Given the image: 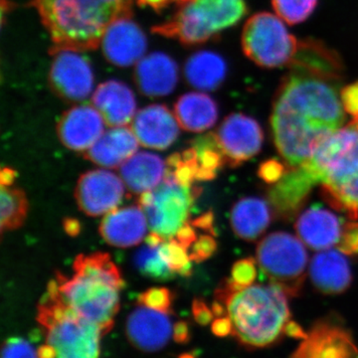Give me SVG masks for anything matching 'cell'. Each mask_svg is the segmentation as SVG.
Masks as SVG:
<instances>
[{"label":"cell","instance_id":"1","mask_svg":"<svg viewBox=\"0 0 358 358\" xmlns=\"http://www.w3.org/2000/svg\"><path fill=\"white\" fill-rule=\"evenodd\" d=\"M336 84L291 71L273 101L271 128L275 148L289 169L306 164L320 141L345 121Z\"/></svg>","mask_w":358,"mask_h":358},{"label":"cell","instance_id":"2","mask_svg":"<svg viewBox=\"0 0 358 358\" xmlns=\"http://www.w3.org/2000/svg\"><path fill=\"white\" fill-rule=\"evenodd\" d=\"M225 308L231 336L248 348H267L284 336L303 338L307 334L291 319L288 296L275 285L237 288L225 280L215 292Z\"/></svg>","mask_w":358,"mask_h":358},{"label":"cell","instance_id":"3","mask_svg":"<svg viewBox=\"0 0 358 358\" xmlns=\"http://www.w3.org/2000/svg\"><path fill=\"white\" fill-rule=\"evenodd\" d=\"M134 0H30L49 33L51 55L96 50L115 21L133 16Z\"/></svg>","mask_w":358,"mask_h":358},{"label":"cell","instance_id":"4","mask_svg":"<svg viewBox=\"0 0 358 358\" xmlns=\"http://www.w3.org/2000/svg\"><path fill=\"white\" fill-rule=\"evenodd\" d=\"M73 268L72 278L57 273L53 280L59 296L75 312L98 324L103 334L109 333L124 287L119 268L109 254L95 253L78 256Z\"/></svg>","mask_w":358,"mask_h":358},{"label":"cell","instance_id":"5","mask_svg":"<svg viewBox=\"0 0 358 358\" xmlns=\"http://www.w3.org/2000/svg\"><path fill=\"white\" fill-rule=\"evenodd\" d=\"M176 11L152 32L185 46L206 43L247 14L245 0H173Z\"/></svg>","mask_w":358,"mask_h":358},{"label":"cell","instance_id":"6","mask_svg":"<svg viewBox=\"0 0 358 358\" xmlns=\"http://www.w3.org/2000/svg\"><path fill=\"white\" fill-rule=\"evenodd\" d=\"M37 320L56 358H98L102 329L75 312L59 296L53 281L39 303Z\"/></svg>","mask_w":358,"mask_h":358},{"label":"cell","instance_id":"7","mask_svg":"<svg viewBox=\"0 0 358 358\" xmlns=\"http://www.w3.org/2000/svg\"><path fill=\"white\" fill-rule=\"evenodd\" d=\"M257 262L271 284L288 296H299L307 277L308 252L294 235L274 232L258 244Z\"/></svg>","mask_w":358,"mask_h":358},{"label":"cell","instance_id":"8","mask_svg":"<svg viewBox=\"0 0 358 358\" xmlns=\"http://www.w3.org/2000/svg\"><path fill=\"white\" fill-rule=\"evenodd\" d=\"M199 193V188L181 185L167 171L157 187L138 195V202L145 211L152 232L167 241L173 239L188 223L193 202Z\"/></svg>","mask_w":358,"mask_h":358},{"label":"cell","instance_id":"9","mask_svg":"<svg viewBox=\"0 0 358 358\" xmlns=\"http://www.w3.org/2000/svg\"><path fill=\"white\" fill-rule=\"evenodd\" d=\"M242 49L256 65L279 68L289 65L299 46V40L289 31L278 15L259 13L245 23Z\"/></svg>","mask_w":358,"mask_h":358},{"label":"cell","instance_id":"10","mask_svg":"<svg viewBox=\"0 0 358 358\" xmlns=\"http://www.w3.org/2000/svg\"><path fill=\"white\" fill-rule=\"evenodd\" d=\"M306 166L322 185L338 186L358 176V121L320 141Z\"/></svg>","mask_w":358,"mask_h":358},{"label":"cell","instance_id":"11","mask_svg":"<svg viewBox=\"0 0 358 358\" xmlns=\"http://www.w3.org/2000/svg\"><path fill=\"white\" fill-rule=\"evenodd\" d=\"M226 164L235 167L255 157L262 148L264 134L253 117L241 113L231 114L215 133Z\"/></svg>","mask_w":358,"mask_h":358},{"label":"cell","instance_id":"12","mask_svg":"<svg viewBox=\"0 0 358 358\" xmlns=\"http://www.w3.org/2000/svg\"><path fill=\"white\" fill-rule=\"evenodd\" d=\"M53 55L48 76L52 91L69 102L86 100L94 89V73L89 61L76 51H60Z\"/></svg>","mask_w":358,"mask_h":358},{"label":"cell","instance_id":"13","mask_svg":"<svg viewBox=\"0 0 358 358\" xmlns=\"http://www.w3.org/2000/svg\"><path fill=\"white\" fill-rule=\"evenodd\" d=\"M124 195L122 178L112 171L95 169L82 174L75 197L78 206L89 216L103 215L117 208Z\"/></svg>","mask_w":358,"mask_h":358},{"label":"cell","instance_id":"14","mask_svg":"<svg viewBox=\"0 0 358 358\" xmlns=\"http://www.w3.org/2000/svg\"><path fill=\"white\" fill-rule=\"evenodd\" d=\"M291 358H358L352 336L334 319L319 320Z\"/></svg>","mask_w":358,"mask_h":358},{"label":"cell","instance_id":"15","mask_svg":"<svg viewBox=\"0 0 358 358\" xmlns=\"http://www.w3.org/2000/svg\"><path fill=\"white\" fill-rule=\"evenodd\" d=\"M105 120L94 106H75L61 115L57 124L59 140L69 150H89L105 129Z\"/></svg>","mask_w":358,"mask_h":358},{"label":"cell","instance_id":"16","mask_svg":"<svg viewBox=\"0 0 358 358\" xmlns=\"http://www.w3.org/2000/svg\"><path fill=\"white\" fill-rule=\"evenodd\" d=\"M103 56L119 67L138 64L145 57L148 40L131 17L115 21L108 28L102 40Z\"/></svg>","mask_w":358,"mask_h":358},{"label":"cell","instance_id":"17","mask_svg":"<svg viewBox=\"0 0 358 358\" xmlns=\"http://www.w3.org/2000/svg\"><path fill=\"white\" fill-rule=\"evenodd\" d=\"M317 183L319 179L306 164L289 169L281 180L268 190V201L277 215L291 219L301 210Z\"/></svg>","mask_w":358,"mask_h":358},{"label":"cell","instance_id":"18","mask_svg":"<svg viewBox=\"0 0 358 358\" xmlns=\"http://www.w3.org/2000/svg\"><path fill=\"white\" fill-rule=\"evenodd\" d=\"M179 124L176 114L166 106L150 105L134 115L131 128L143 147L166 150L179 136Z\"/></svg>","mask_w":358,"mask_h":358},{"label":"cell","instance_id":"19","mask_svg":"<svg viewBox=\"0 0 358 358\" xmlns=\"http://www.w3.org/2000/svg\"><path fill=\"white\" fill-rule=\"evenodd\" d=\"M173 334L169 313L141 305L127 320L129 341L143 352H157L166 345Z\"/></svg>","mask_w":358,"mask_h":358},{"label":"cell","instance_id":"20","mask_svg":"<svg viewBox=\"0 0 358 358\" xmlns=\"http://www.w3.org/2000/svg\"><path fill=\"white\" fill-rule=\"evenodd\" d=\"M288 67L334 83L341 82L345 74L343 60L336 51L312 38L299 40L298 49Z\"/></svg>","mask_w":358,"mask_h":358},{"label":"cell","instance_id":"21","mask_svg":"<svg viewBox=\"0 0 358 358\" xmlns=\"http://www.w3.org/2000/svg\"><path fill=\"white\" fill-rule=\"evenodd\" d=\"M178 66L171 56L154 52L136 64L134 80L141 93L150 98L173 93L178 85Z\"/></svg>","mask_w":358,"mask_h":358},{"label":"cell","instance_id":"22","mask_svg":"<svg viewBox=\"0 0 358 358\" xmlns=\"http://www.w3.org/2000/svg\"><path fill=\"white\" fill-rule=\"evenodd\" d=\"M148 218L140 205L114 209L103 219L100 233L108 244L129 248L145 239Z\"/></svg>","mask_w":358,"mask_h":358},{"label":"cell","instance_id":"23","mask_svg":"<svg viewBox=\"0 0 358 358\" xmlns=\"http://www.w3.org/2000/svg\"><path fill=\"white\" fill-rule=\"evenodd\" d=\"M341 218L334 212L313 206L301 213L294 228L296 234L307 246L317 251H324L338 245L343 235Z\"/></svg>","mask_w":358,"mask_h":358},{"label":"cell","instance_id":"24","mask_svg":"<svg viewBox=\"0 0 358 358\" xmlns=\"http://www.w3.org/2000/svg\"><path fill=\"white\" fill-rule=\"evenodd\" d=\"M92 103L110 128L128 126L136 115L134 92L128 85L117 80L99 85L92 96Z\"/></svg>","mask_w":358,"mask_h":358},{"label":"cell","instance_id":"25","mask_svg":"<svg viewBox=\"0 0 358 358\" xmlns=\"http://www.w3.org/2000/svg\"><path fill=\"white\" fill-rule=\"evenodd\" d=\"M310 275L313 287L324 294L343 293L352 282L350 263L339 250H324L313 257Z\"/></svg>","mask_w":358,"mask_h":358},{"label":"cell","instance_id":"26","mask_svg":"<svg viewBox=\"0 0 358 358\" xmlns=\"http://www.w3.org/2000/svg\"><path fill=\"white\" fill-rule=\"evenodd\" d=\"M138 143L131 127H115L86 150L85 157L96 166L115 169L138 152Z\"/></svg>","mask_w":358,"mask_h":358},{"label":"cell","instance_id":"27","mask_svg":"<svg viewBox=\"0 0 358 358\" xmlns=\"http://www.w3.org/2000/svg\"><path fill=\"white\" fill-rule=\"evenodd\" d=\"M166 166L157 155L136 152L120 166V173L129 192L141 195L152 192L166 178Z\"/></svg>","mask_w":358,"mask_h":358},{"label":"cell","instance_id":"28","mask_svg":"<svg viewBox=\"0 0 358 358\" xmlns=\"http://www.w3.org/2000/svg\"><path fill=\"white\" fill-rule=\"evenodd\" d=\"M174 114L180 128L201 133L217 122L218 105L203 92H190L179 96L174 105Z\"/></svg>","mask_w":358,"mask_h":358},{"label":"cell","instance_id":"29","mask_svg":"<svg viewBox=\"0 0 358 358\" xmlns=\"http://www.w3.org/2000/svg\"><path fill=\"white\" fill-rule=\"evenodd\" d=\"M270 207L265 200L248 197L239 200L231 211V227L246 241H254L265 232L271 222Z\"/></svg>","mask_w":358,"mask_h":358},{"label":"cell","instance_id":"30","mask_svg":"<svg viewBox=\"0 0 358 358\" xmlns=\"http://www.w3.org/2000/svg\"><path fill=\"white\" fill-rule=\"evenodd\" d=\"M227 64L219 54L212 51H199L186 61V81L200 91L218 89L227 76Z\"/></svg>","mask_w":358,"mask_h":358},{"label":"cell","instance_id":"31","mask_svg":"<svg viewBox=\"0 0 358 358\" xmlns=\"http://www.w3.org/2000/svg\"><path fill=\"white\" fill-rule=\"evenodd\" d=\"M164 243L157 246L147 244V246L143 247L136 252V258H134L136 267L141 274L150 279L166 281L176 275L169 267Z\"/></svg>","mask_w":358,"mask_h":358},{"label":"cell","instance_id":"32","mask_svg":"<svg viewBox=\"0 0 358 358\" xmlns=\"http://www.w3.org/2000/svg\"><path fill=\"white\" fill-rule=\"evenodd\" d=\"M193 148L196 150L197 164H199L196 180H211L215 178L216 171L226 164L225 159L216 140L215 134L197 138Z\"/></svg>","mask_w":358,"mask_h":358},{"label":"cell","instance_id":"33","mask_svg":"<svg viewBox=\"0 0 358 358\" xmlns=\"http://www.w3.org/2000/svg\"><path fill=\"white\" fill-rule=\"evenodd\" d=\"M28 211L25 193L20 188L1 186V231L14 230L24 223Z\"/></svg>","mask_w":358,"mask_h":358},{"label":"cell","instance_id":"34","mask_svg":"<svg viewBox=\"0 0 358 358\" xmlns=\"http://www.w3.org/2000/svg\"><path fill=\"white\" fill-rule=\"evenodd\" d=\"M324 200L352 220L358 218V176L338 186L322 185Z\"/></svg>","mask_w":358,"mask_h":358},{"label":"cell","instance_id":"35","mask_svg":"<svg viewBox=\"0 0 358 358\" xmlns=\"http://www.w3.org/2000/svg\"><path fill=\"white\" fill-rule=\"evenodd\" d=\"M319 0H272L275 14L289 25L300 24L312 15Z\"/></svg>","mask_w":358,"mask_h":358},{"label":"cell","instance_id":"36","mask_svg":"<svg viewBox=\"0 0 358 358\" xmlns=\"http://www.w3.org/2000/svg\"><path fill=\"white\" fill-rule=\"evenodd\" d=\"M164 252L169 267L174 274L189 275L192 274V260L188 250L179 244L176 239L167 240L164 243Z\"/></svg>","mask_w":358,"mask_h":358},{"label":"cell","instance_id":"37","mask_svg":"<svg viewBox=\"0 0 358 358\" xmlns=\"http://www.w3.org/2000/svg\"><path fill=\"white\" fill-rule=\"evenodd\" d=\"M256 277V261L253 258H246L234 264L231 278L228 280L237 288H246L254 284Z\"/></svg>","mask_w":358,"mask_h":358},{"label":"cell","instance_id":"38","mask_svg":"<svg viewBox=\"0 0 358 358\" xmlns=\"http://www.w3.org/2000/svg\"><path fill=\"white\" fill-rule=\"evenodd\" d=\"M138 303L154 310L169 313L173 303V294L166 288L148 289L141 294Z\"/></svg>","mask_w":358,"mask_h":358},{"label":"cell","instance_id":"39","mask_svg":"<svg viewBox=\"0 0 358 358\" xmlns=\"http://www.w3.org/2000/svg\"><path fill=\"white\" fill-rule=\"evenodd\" d=\"M1 358H38V355L25 339L13 338L2 346Z\"/></svg>","mask_w":358,"mask_h":358},{"label":"cell","instance_id":"40","mask_svg":"<svg viewBox=\"0 0 358 358\" xmlns=\"http://www.w3.org/2000/svg\"><path fill=\"white\" fill-rule=\"evenodd\" d=\"M216 249H217L216 240L209 235H202L192 244L188 250V253H189L190 260L200 263L210 258L215 253Z\"/></svg>","mask_w":358,"mask_h":358},{"label":"cell","instance_id":"41","mask_svg":"<svg viewBox=\"0 0 358 358\" xmlns=\"http://www.w3.org/2000/svg\"><path fill=\"white\" fill-rule=\"evenodd\" d=\"M338 249L345 255H358V222L345 224Z\"/></svg>","mask_w":358,"mask_h":358},{"label":"cell","instance_id":"42","mask_svg":"<svg viewBox=\"0 0 358 358\" xmlns=\"http://www.w3.org/2000/svg\"><path fill=\"white\" fill-rule=\"evenodd\" d=\"M287 171L288 169L281 162L275 159H268L261 164L258 174L263 181L273 185L281 180Z\"/></svg>","mask_w":358,"mask_h":358},{"label":"cell","instance_id":"43","mask_svg":"<svg viewBox=\"0 0 358 358\" xmlns=\"http://www.w3.org/2000/svg\"><path fill=\"white\" fill-rule=\"evenodd\" d=\"M341 101L345 112L352 115L353 120H358V81L343 87Z\"/></svg>","mask_w":358,"mask_h":358},{"label":"cell","instance_id":"44","mask_svg":"<svg viewBox=\"0 0 358 358\" xmlns=\"http://www.w3.org/2000/svg\"><path fill=\"white\" fill-rule=\"evenodd\" d=\"M192 312L194 319L201 326H206L214 320V313L207 307L206 303L202 300H194L192 303Z\"/></svg>","mask_w":358,"mask_h":358},{"label":"cell","instance_id":"45","mask_svg":"<svg viewBox=\"0 0 358 358\" xmlns=\"http://www.w3.org/2000/svg\"><path fill=\"white\" fill-rule=\"evenodd\" d=\"M173 239H176L179 244L182 245L186 249L189 250L192 244L196 241V233L193 229V225L192 223H186L183 227L180 228V230L176 233V236Z\"/></svg>","mask_w":358,"mask_h":358},{"label":"cell","instance_id":"46","mask_svg":"<svg viewBox=\"0 0 358 358\" xmlns=\"http://www.w3.org/2000/svg\"><path fill=\"white\" fill-rule=\"evenodd\" d=\"M212 331L218 336H227L231 334L230 320L227 317H215L212 322Z\"/></svg>","mask_w":358,"mask_h":358},{"label":"cell","instance_id":"47","mask_svg":"<svg viewBox=\"0 0 358 358\" xmlns=\"http://www.w3.org/2000/svg\"><path fill=\"white\" fill-rule=\"evenodd\" d=\"M141 7H148L157 13H162L164 9L173 4V0H136Z\"/></svg>","mask_w":358,"mask_h":358},{"label":"cell","instance_id":"48","mask_svg":"<svg viewBox=\"0 0 358 358\" xmlns=\"http://www.w3.org/2000/svg\"><path fill=\"white\" fill-rule=\"evenodd\" d=\"M213 222V214H212V212H208V213H205L203 215L200 216V217L195 219L192 224L193 227L208 231L212 235H214Z\"/></svg>","mask_w":358,"mask_h":358},{"label":"cell","instance_id":"49","mask_svg":"<svg viewBox=\"0 0 358 358\" xmlns=\"http://www.w3.org/2000/svg\"><path fill=\"white\" fill-rule=\"evenodd\" d=\"M173 338L178 343H187L189 339V329L185 322H176L173 327Z\"/></svg>","mask_w":358,"mask_h":358},{"label":"cell","instance_id":"50","mask_svg":"<svg viewBox=\"0 0 358 358\" xmlns=\"http://www.w3.org/2000/svg\"><path fill=\"white\" fill-rule=\"evenodd\" d=\"M16 173L13 169L9 167H4L1 171V176H0V181H1V186H11L15 180Z\"/></svg>","mask_w":358,"mask_h":358},{"label":"cell","instance_id":"51","mask_svg":"<svg viewBox=\"0 0 358 358\" xmlns=\"http://www.w3.org/2000/svg\"><path fill=\"white\" fill-rule=\"evenodd\" d=\"M64 228L66 232L70 235V236H77L79 234L81 226H80L79 221L76 219L68 218L65 219Z\"/></svg>","mask_w":358,"mask_h":358},{"label":"cell","instance_id":"52","mask_svg":"<svg viewBox=\"0 0 358 358\" xmlns=\"http://www.w3.org/2000/svg\"><path fill=\"white\" fill-rule=\"evenodd\" d=\"M37 355H38V358H56L57 357V353H56V350H54L53 346L48 345H42L41 348H39L38 352H37Z\"/></svg>","mask_w":358,"mask_h":358},{"label":"cell","instance_id":"53","mask_svg":"<svg viewBox=\"0 0 358 358\" xmlns=\"http://www.w3.org/2000/svg\"><path fill=\"white\" fill-rule=\"evenodd\" d=\"M179 358H194L192 355H188V353H185V355H180Z\"/></svg>","mask_w":358,"mask_h":358}]
</instances>
